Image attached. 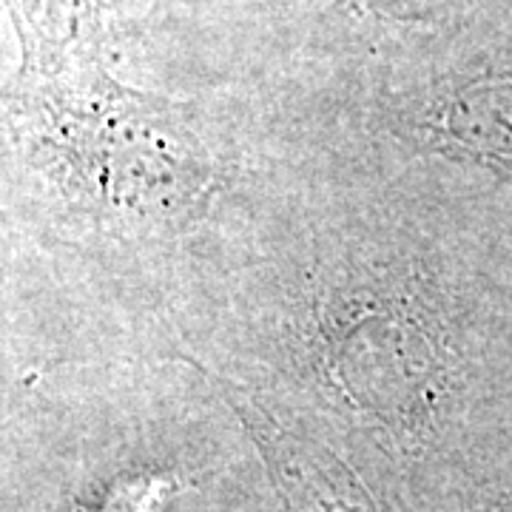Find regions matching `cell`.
<instances>
[{
	"label": "cell",
	"mask_w": 512,
	"mask_h": 512,
	"mask_svg": "<svg viewBox=\"0 0 512 512\" xmlns=\"http://www.w3.org/2000/svg\"><path fill=\"white\" fill-rule=\"evenodd\" d=\"M342 3L393 20H436L444 18L458 0H342Z\"/></svg>",
	"instance_id": "cell-4"
},
{
	"label": "cell",
	"mask_w": 512,
	"mask_h": 512,
	"mask_svg": "<svg viewBox=\"0 0 512 512\" xmlns=\"http://www.w3.org/2000/svg\"><path fill=\"white\" fill-rule=\"evenodd\" d=\"M222 393L242 419L248 436L262 450V458L288 510L382 512L379 501L370 495L359 476L336 453H330L328 447L279 427L248 393L228 382H222Z\"/></svg>",
	"instance_id": "cell-1"
},
{
	"label": "cell",
	"mask_w": 512,
	"mask_h": 512,
	"mask_svg": "<svg viewBox=\"0 0 512 512\" xmlns=\"http://www.w3.org/2000/svg\"><path fill=\"white\" fill-rule=\"evenodd\" d=\"M180 493V481L168 473H137L109 481L97 498L80 501L77 512H163Z\"/></svg>",
	"instance_id": "cell-3"
},
{
	"label": "cell",
	"mask_w": 512,
	"mask_h": 512,
	"mask_svg": "<svg viewBox=\"0 0 512 512\" xmlns=\"http://www.w3.org/2000/svg\"><path fill=\"white\" fill-rule=\"evenodd\" d=\"M441 134L464 154L512 171V80L461 94L444 114Z\"/></svg>",
	"instance_id": "cell-2"
}]
</instances>
